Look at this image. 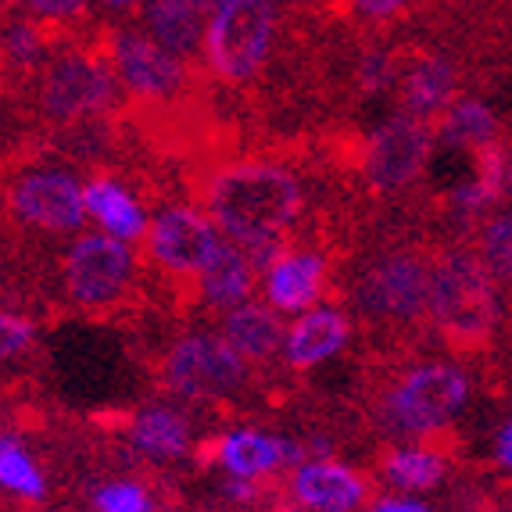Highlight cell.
<instances>
[{
	"label": "cell",
	"instance_id": "cell-1",
	"mask_svg": "<svg viewBox=\"0 0 512 512\" xmlns=\"http://www.w3.org/2000/svg\"><path fill=\"white\" fill-rule=\"evenodd\" d=\"M201 201L222 237L251 251L287 240L305 212V187L283 162L240 158L208 176Z\"/></svg>",
	"mask_w": 512,
	"mask_h": 512
},
{
	"label": "cell",
	"instance_id": "cell-2",
	"mask_svg": "<svg viewBox=\"0 0 512 512\" xmlns=\"http://www.w3.org/2000/svg\"><path fill=\"white\" fill-rule=\"evenodd\" d=\"M430 326L455 351H484L498 326V287L470 248L430 255Z\"/></svg>",
	"mask_w": 512,
	"mask_h": 512
},
{
	"label": "cell",
	"instance_id": "cell-3",
	"mask_svg": "<svg viewBox=\"0 0 512 512\" xmlns=\"http://www.w3.org/2000/svg\"><path fill=\"white\" fill-rule=\"evenodd\" d=\"M119 101L108 54L61 51L36 72V111L51 126H90Z\"/></svg>",
	"mask_w": 512,
	"mask_h": 512
},
{
	"label": "cell",
	"instance_id": "cell-4",
	"mask_svg": "<svg viewBox=\"0 0 512 512\" xmlns=\"http://www.w3.org/2000/svg\"><path fill=\"white\" fill-rule=\"evenodd\" d=\"M280 11L269 0H215L205 33V61L222 83H251L273 54Z\"/></svg>",
	"mask_w": 512,
	"mask_h": 512
},
{
	"label": "cell",
	"instance_id": "cell-5",
	"mask_svg": "<svg viewBox=\"0 0 512 512\" xmlns=\"http://www.w3.org/2000/svg\"><path fill=\"white\" fill-rule=\"evenodd\" d=\"M0 201L11 222L26 230L47 233H76L86 219L83 183L76 172L54 162H26L4 172Z\"/></svg>",
	"mask_w": 512,
	"mask_h": 512
},
{
	"label": "cell",
	"instance_id": "cell-6",
	"mask_svg": "<svg viewBox=\"0 0 512 512\" xmlns=\"http://www.w3.org/2000/svg\"><path fill=\"white\" fill-rule=\"evenodd\" d=\"M355 308L380 326H416L430 312V255L398 248L376 255L355 280Z\"/></svg>",
	"mask_w": 512,
	"mask_h": 512
},
{
	"label": "cell",
	"instance_id": "cell-7",
	"mask_svg": "<svg viewBox=\"0 0 512 512\" xmlns=\"http://www.w3.org/2000/svg\"><path fill=\"white\" fill-rule=\"evenodd\" d=\"M162 380L187 402H226L248 387V362L212 330H190L172 341L162 359Z\"/></svg>",
	"mask_w": 512,
	"mask_h": 512
},
{
	"label": "cell",
	"instance_id": "cell-8",
	"mask_svg": "<svg viewBox=\"0 0 512 512\" xmlns=\"http://www.w3.org/2000/svg\"><path fill=\"white\" fill-rule=\"evenodd\" d=\"M470 380L452 362H423L384 394V423L398 434L427 437L459 416Z\"/></svg>",
	"mask_w": 512,
	"mask_h": 512
},
{
	"label": "cell",
	"instance_id": "cell-9",
	"mask_svg": "<svg viewBox=\"0 0 512 512\" xmlns=\"http://www.w3.org/2000/svg\"><path fill=\"white\" fill-rule=\"evenodd\" d=\"M137 283V255L108 233H79L61 255V287L83 312L115 308Z\"/></svg>",
	"mask_w": 512,
	"mask_h": 512
},
{
	"label": "cell",
	"instance_id": "cell-10",
	"mask_svg": "<svg viewBox=\"0 0 512 512\" xmlns=\"http://www.w3.org/2000/svg\"><path fill=\"white\" fill-rule=\"evenodd\" d=\"M108 61L115 69V79L137 104L151 108H169L190 90V69L180 58L162 51L144 29L115 26L108 33Z\"/></svg>",
	"mask_w": 512,
	"mask_h": 512
},
{
	"label": "cell",
	"instance_id": "cell-11",
	"mask_svg": "<svg viewBox=\"0 0 512 512\" xmlns=\"http://www.w3.org/2000/svg\"><path fill=\"white\" fill-rule=\"evenodd\" d=\"M147 258L169 280H190L205 273V265L219 251L222 233L205 208L197 205H165L147 226Z\"/></svg>",
	"mask_w": 512,
	"mask_h": 512
},
{
	"label": "cell",
	"instance_id": "cell-12",
	"mask_svg": "<svg viewBox=\"0 0 512 512\" xmlns=\"http://www.w3.org/2000/svg\"><path fill=\"white\" fill-rule=\"evenodd\" d=\"M434 129L412 115H394L384 126H376L362 147V172L376 194H394L409 187L434 151Z\"/></svg>",
	"mask_w": 512,
	"mask_h": 512
},
{
	"label": "cell",
	"instance_id": "cell-13",
	"mask_svg": "<svg viewBox=\"0 0 512 512\" xmlns=\"http://www.w3.org/2000/svg\"><path fill=\"white\" fill-rule=\"evenodd\" d=\"M140 29L151 36L162 51L172 58H180L183 65L197 61V54H205V33L208 18H212V4L205 0H147L137 8Z\"/></svg>",
	"mask_w": 512,
	"mask_h": 512
},
{
	"label": "cell",
	"instance_id": "cell-14",
	"mask_svg": "<svg viewBox=\"0 0 512 512\" xmlns=\"http://www.w3.org/2000/svg\"><path fill=\"white\" fill-rule=\"evenodd\" d=\"M265 305L280 316H305L319 305L326 287V258L316 248H291L262 276Z\"/></svg>",
	"mask_w": 512,
	"mask_h": 512
},
{
	"label": "cell",
	"instance_id": "cell-15",
	"mask_svg": "<svg viewBox=\"0 0 512 512\" xmlns=\"http://www.w3.org/2000/svg\"><path fill=\"white\" fill-rule=\"evenodd\" d=\"M291 491L308 512H355L369 498L366 477L333 459L301 462L291 477Z\"/></svg>",
	"mask_w": 512,
	"mask_h": 512
},
{
	"label": "cell",
	"instance_id": "cell-16",
	"mask_svg": "<svg viewBox=\"0 0 512 512\" xmlns=\"http://www.w3.org/2000/svg\"><path fill=\"white\" fill-rule=\"evenodd\" d=\"M215 459L233 480H258L265 473H276L280 466H301L305 452L301 444L283 441V437L262 434V430L240 427L222 434L215 444Z\"/></svg>",
	"mask_w": 512,
	"mask_h": 512
},
{
	"label": "cell",
	"instance_id": "cell-17",
	"mask_svg": "<svg viewBox=\"0 0 512 512\" xmlns=\"http://www.w3.org/2000/svg\"><path fill=\"white\" fill-rule=\"evenodd\" d=\"M348 337H351V323L344 316V308L316 305L312 312L298 316V323L287 330L283 362L291 369H312L330 359V355H337L348 344Z\"/></svg>",
	"mask_w": 512,
	"mask_h": 512
},
{
	"label": "cell",
	"instance_id": "cell-18",
	"mask_svg": "<svg viewBox=\"0 0 512 512\" xmlns=\"http://www.w3.org/2000/svg\"><path fill=\"white\" fill-rule=\"evenodd\" d=\"M258 283V273L251 258L230 244V240L222 237L219 251L212 255V262L205 265V273L197 276L194 283V298L201 301L205 308H215V312H233V308L248 305L251 301V291H255Z\"/></svg>",
	"mask_w": 512,
	"mask_h": 512
},
{
	"label": "cell",
	"instance_id": "cell-19",
	"mask_svg": "<svg viewBox=\"0 0 512 512\" xmlns=\"http://www.w3.org/2000/svg\"><path fill=\"white\" fill-rule=\"evenodd\" d=\"M219 337L251 366V362H269L276 351H283L287 330L276 308H269L265 301H248L222 316Z\"/></svg>",
	"mask_w": 512,
	"mask_h": 512
},
{
	"label": "cell",
	"instance_id": "cell-20",
	"mask_svg": "<svg viewBox=\"0 0 512 512\" xmlns=\"http://www.w3.org/2000/svg\"><path fill=\"white\" fill-rule=\"evenodd\" d=\"M83 205H86V215H94L104 226V233L122 240V244H133V240L147 237L151 219H147L144 205H140L137 197H133V190L115 180V176H94V180H86Z\"/></svg>",
	"mask_w": 512,
	"mask_h": 512
},
{
	"label": "cell",
	"instance_id": "cell-21",
	"mask_svg": "<svg viewBox=\"0 0 512 512\" xmlns=\"http://www.w3.org/2000/svg\"><path fill=\"white\" fill-rule=\"evenodd\" d=\"M455 86H459V72L448 58H441V54L416 58L402 72L405 115L427 122L437 111H448L455 104Z\"/></svg>",
	"mask_w": 512,
	"mask_h": 512
},
{
	"label": "cell",
	"instance_id": "cell-22",
	"mask_svg": "<svg viewBox=\"0 0 512 512\" xmlns=\"http://www.w3.org/2000/svg\"><path fill=\"white\" fill-rule=\"evenodd\" d=\"M129 441L147 459H158V462L183 459L190 452V423L183 412L169 409V405H154V409H144L133 416Z\"/></svg>",
	"mask_w": 512,
	"mask_h": 512
},
{
	"label": "cell",
	"instance_id": "cell-23",
	"mask_svg": "<svg viewBox=\"0 0 512 512\" xmlns=\"http://www.w3.org/2000/svg\"><path fill=\"white\" fill-rule=\"evenodd\" d=\"M437 140H441L444 147H466V151L473 154L498 140V119L491 115V108H487L484 101L462 97V101H455L452 108L441 115Z\"/></svg>",
	"mask_w": 512,
	"mask_h": 512
},
{
	"label": "cell",
	"instance_id": "cell-24",
	"mask_svg": "<svg viewBox=\"0 0 512 512\" xmlns=\"http://www.w3.org/2000/svg\"><path fill=\"white\" fill-rule=\"evenodd\" d=\"M448 462L434 448H391L384 455V477L405 491H427L444 480Z\"/></svg>",
	"mask_w": 512,
	"mask_h": 512
},
{
	"label": "cell",
	"instance_id": "cell-25",
	"mask_svg": "<svg viewBox=\"0 0 512 512\" xmlns=\"http://www.w3.org/2000/svg\"><path fill=\"white\" fill-rule=\"evenodd\" d=\"M477 258L484 262L487 276L495 280V287L512 294V212L491 215V219L480 222Z\"/></svg>",
	"mask_w": 512,
	"mask_h": 512
},
{
	"label": "cell",
	"instance_id": "cell-26",
	"mask_svg": "<svg viewBox=\"0 0 512 512\" xmlns=\"http://www.w3.org/2000/svg\"><path fill=\"white\" fill-rule=\"evenodd\" d=\"M0 487L18 498H33V502H40V498L47 495V480H43L40 466L29 459L26 448H22L15 437H11V441L4 444V452H0Z\"/></svg>",
	"mask_w": 512,
	"mask_h": 512
},
{
	"label": "cell",
	"instance_id": "cell-27",
	"mask_svg": "<svg viewBox=\"0 0 512 512\" xmlns=\"http://www.w3.org/2000/svg\"><path fill=\"white\" fill-rule=\"evenodd\" d=\"M402 79V69H398V58L380 47H366L359 54V65H355V83H359L362 94H384L394 83Z\"/></svg>",
	"mask_w": 512,
	"mask_h": 512
},
{
	"label": "cell",
	"instance_id": "cell-28",
	"mask_svg": "<svg viewBox=\"0 0 512 512\" xmlns=\"http://www.w3.org/2000/svg\"><path fill=\"white\" fill-rule=\"evenodd\" d=\"M97 512H151V498L140 484H129V480H119V484H104L94 495Z\"/></svg>",
	"mask_w": 512,
	"mask_h": 512
},
{
	"label": "cell",
	"instance_id": "cell-29",
	"mask_svg": "<svg viewBox=\"0 0 512 512\" xmlns=\"http://www.w3.org/2000/svg\"><path fill=\"white\" fill-rule=\"evenodd\" d=\"M36 341V326L26 316H15L8 308H0V362L15 359Z\"/></svg>",
	"mask_w": 512,
	"mask_h": 512
},
{
	"label": "cell",
	"instance_id": "cell-30",
	"mask_svg": "<svg viewBox=\"0 0 512 512\" xmlns=\"http://www.w3.org/2000/svg\"><path fill=\"white\" fill-rule=\"evenodd\" d=\"M26 11L36 18V22H43V26H54L58 18L86 15V4H79V0H36V4H29Z\"/></svg>",
	"mask_w": 512,
	"mask_h": 512
},
{
	"label": "cell",
	"instance_id": "cell-31",
	"mask_svg": "<svg viewBox=\"0 0 512 512\" xmlns=\"http://www.w3.org/2000/svg\"><path fill=\"white\" fill-rule=\"evenodd\" d=\"M355 11L366 18H398L402 15V4H394V0H366V4H355Z\"/></svg>",
	"mask_w": 512,
	"mask_h": 512
},
{
	"label": "cell",
	"instance_id": "cell-32",
	"mask_svg": "<svg viewBox=\"0 0 512 512\" xmlns=\"http://www.w3.org/2000/svg\"><path fill=\"white\" fill-rule=\"evenodd\" d=\"M373 512H430L423 502H412V498H380L373 505Z\"/></svg>",
	"mask_w": 512,
	"mask_h": 512
},
{
	"label": "cell",
	"instance_id": "cell-33",
	"mask_svg": "<svg viewBox=\"0 0 512 512\" xmlns=\"http://www.w3.org/2000/svg\"><path fill=\"white\" fill-rule=\"evenodd\" d=\"M495 459L502 462L505 470H512V419L498 430V441H495Z\"/></svg>",
	"mask_w": 512,
	"mask_h": 512
},
{
	"label": "cell",
	"instance_id": "cell-34",
	"mask_svg": "<svg viewBox=\"0 0 512 512\" xmlns=\"http://www.w3.org/2000/svg\"><path fill=\"white\" fill-rule=\"evenodd\" d=\"M226 495H230L233 502H255L258 484L255 480H230V484H226Z\"/></svg>",
	"mask_w": 512,
	"mask_h": 512
},
{
	"label": "cell",
	"instance_id": "cell-35",
	"mask_svg": "<svg viewBox=\"0 0 512 512\" xmlns=\"http://www.w3.org/2000/svg\"><path fill=\"white\" fill-rule=\"evenodd\" d=\"M505 190H509V197H512V154H509V176H505Z\"/></svg>",
	"mask_w": 512,
	"mask_h": 512
},
{
	"label": "cell",
	"instance_id": "cell-36",
	"mask_svg": "<svg viewBox=\"0 0 512 512\" xmlns=\"http://www.w3.org/2000/svg\"><path fill=\"white\" fill-rule=\"evenodd\" d=\"M0 265H4V244H0Z\"/></svg>",
	"mask_w": 512,
	"mask_h": 512
}]
</instances>
